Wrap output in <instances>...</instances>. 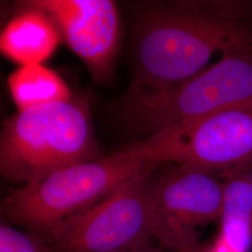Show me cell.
<instances>
[{"instance_id":"cell-9","label":"cell","mask_w":252,"mask_h":252,"mask_svg":"<svg viewBox=\"0 0 252 252\" xmlns=\"http://www.w3.org/2000/svg\"><path fill=\"white\" fill-rule=\"evenodd\" d=\"M0 36V50L21 65L41 63L52 56L61 36L52 19L41 10L22 6Z\"/></svg>"},{"instance_id":"cell-4","label":"cell","mask_w":252,"mask_h":252,"mask_svg":"<svg viewBox=\"0 0 252 252\" xmlns=\"http://www.w3.org/2000/svg\"><path fill=\"white\" fill-rule=\"evenodd\" d=\"M122 153L161 164L191 166L224 178L252 165V103L165 127Z\"/></svg>"},{"instance_id":"cell-13","label":"cell","mask_w":252,"mask_h":252,"mask_svg":"<svg viewBox=\"0 0 252 252\" xmlns=\"http://www.w3.org/2000/svg\"><path fill=\"white\" fill-rule=\"evenodd\" d=\"M117 252H162L161 250L154 248L153 246L149 245H145V246H140V247H136V248H132V249H128L125 251H121Z\"/></svg>"},{"instance_id":"cell-7","label":"cell","mask_w":252,"mask_h":252,"mask_svg":"<svg viewBox=\"0 0 252 252\" xmlns=\"http://www.w3.org/2000/svg\"><path fill=\"white\" fill-rule=\"evenodd\" d=\"M152 174L131 180L43 238L56 252H117L149 245L153 239Z\"/></svg>"},{"instance_id":"cell-1","label":"cell","mask_w":252,"mask_h":252,"mask_svg":"<svg viewBox=\"0 0 252 252\" xmlns=\"http://www.w3.org/2000/svg\"><path fill=\"white\" fill-rule=\"evenodd\" d=\"M143 6L129 100L189 80L216 53L252 44V1H153Z\"/></svg>"},{"instance_id":"cell-2","label":"cell","mask_w":252,"mask_h":252,"mask_svg":"<svg viewBox=\"0 0 252 252\" xmlns=\"http://www.w3.org/2000/svg\"><path fill=\"white\" fill-rule=\"evenodd\" d=\"M160 165L122 152L79 162L11 190L2 200L1 214L7 221L45 237L126 183L152 174Z\"/></svg>"},{"instance_id":"cell-6","label":"cell","mask_w":252,"mask_h":252,"mask_svg":"<svg viewBox=\"0 0 252 252\" xmlns=\"http://www.w3.org/2000/svg\"><path fill=\"white\" fill-rule=\"evenodd\" d=\"M150 179L153 236L176 252H197L199 229L219 221L225 180L195 167L162 163Z\"/></svg>"},{"instance_id":"cell-11","label":"cell","mask_w":252,"mask_h":252,"mask_svg":"<svg viewBox=\"0 0 252 252\" xmlns=\"http://www.w3.org/2000/svg\"><path fill=\"white\" fill-rule=\"evenodd\" d=\"M9 88L17 111L73 98L63 79L41 63L24 65L11 73Z\"/></svg>"},{"instance_id":"cell-12","label":"cell","mask_w":252,"mask_h":252,"mask_svg":"<svg viewBox=\"0 0 252 252\" xmlns=\"http://www.w3.org/2000/svg\"><path fill=\"white\" fill-rule=\"evenodd\" d=\"M0 252H56L54 248L40 235L28 232L24 233L1 222Z\"/></svg>"},{"instance_id":"cell-3","label":"cell","mask_w":252,"mask_h":252,"mask_svg":"<svg viewBox=\"0 0 252 252\" xmlns=\"http://www.w3.org/2000/svg\"><path fill=\"white\" fill-rule=\"evenodd\" d=\"M100 157L86 100L73 97L28 108L3 123L0 171L20 186Z\"/></svg>"},{"instance_id":"cell-10","label":"cell","mask_w":252,"mask_h":252,"mask_svg":"<svg viewBox=\"0 0 252 252\" xmlns=\"http://www.w3.org/2000/svg\"><path fill=\"white\" fill-rule=\"evenodd\" d=\"M219 231L203 252H252V165L225 176Z\"/></svg>"},{"instance_id":"cell-5","label":"cell","mask_w":252,"mask_h":252,"mask_svg":"<svg viewBox=\"0 0 252 252\" xmlns=\"http://www.w3.org/2000/svg\"><path fill=\"white\" fill-rule=\"evenodd\" d=\"M252 103V44L222 54L217 63L167 90L127 103V116L149 135L220 109Z\"/></svg>"},{"instance_id":"cell-8","label":"cell","mask_w":252,"mask_h":252,"mask_svg":"<svg viewBox=\"0 0 252 252\" xmlns=\"http://www.w3.org/2000/svg\"><path fill=\"white\" fill-rule=\"evenodd\" d=\"M20 5L46 13L61 38L77 54L94 81L111 78L116 62L121 25L116 4L111 0H32Z\"/></svg>"}]
</instances>
